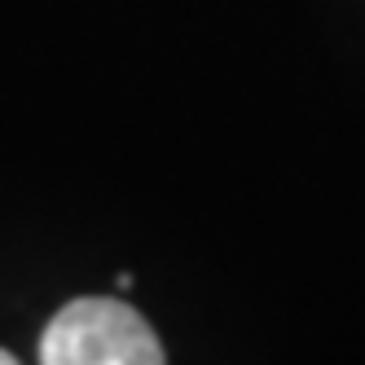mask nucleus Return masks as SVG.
<instances>
[{
  "instance_id": "nucleus-2",
  "label": "nucleus",
  "mask_w": 365,
  "mask_h": 365,
  "mask_svg": "<svg viewBox=\"0 0 365 365\" xmlns=\"http://www.w3.org/2000/svg\"><path fill=\"white\" fill-rule=\"evenodd\" d=\"M0 365H18V361H14V356H9L5 348H0Z\"/></svg>"
},
{
  "instance_id": "nucleus-1",
  "label": "nucleus",
  "mask_w": 365,
  "mask_h": 365,
  "mask_svg": "<svg viewBox=\"0 0 365 365\" xmlns=\"http://www.w3.org/2000/svg\"><path fill=\"white\" fill-rule=\"evenodd\" d=\"M40 365H168L150 322L123 299H71L40 339Z\"/></svg>"
}]
</instances>
